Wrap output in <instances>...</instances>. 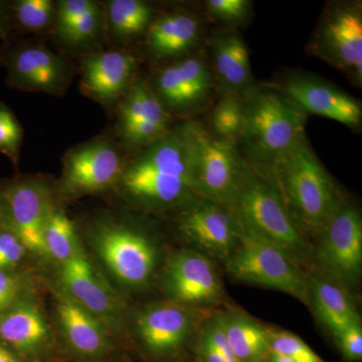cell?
Returning a JSON list of instances; mask_svg holds the SVG:
<instances>
[{
    "label": "cell",
    "instance_id": "30",
    "mask_svg": "<svg viewBox=\"0 0 362 362\" xmlns=\"http://www.w3.org/2000/svg\"><path fill=\"white\" fill-rule=\"evenodd\" d=\"M44 242L47 256L59 264L73 258L81 249L73 221L57 204L45 226Z\"/></svg>",
    "mask_w": 362,
    "mask_h": 362
},
{
    "label": "cell",
    "instance_id": "25",
    "mask_svg": "<svg viewBox=\"0 0 362 362\" xmlns=\"http://www.w3.org/2000/svg\"><path fill=\"white\" fill-rule=\"evenodd\" d=\"M57 314L69 349L82 358L108 356L113 345L106 325L66 296H59Z\"/></svg>",
    "mask_w": 362,
    "mask_h": 362
},
{
    "label": "cell",
    "instance_id": "6",
    "mask_svg": "<svg viewBox=\"0 0 362 362\" xmlns=\"http://www.w3.org/2000/svg\"><path fill=\"white\" fill-rule=\"evenodd\" d=\"M199 199L230 209L247 165L235 143L214 137L201 122L187 120Z\"/></svg>",
    "mask_w": 362,
    "mask_h": 362
},
{
    "label": "cell",
    "instance_id": "8",
    "mask_svg": "<svg viewBox=\"0 0 362 362\" xmlns=\"http://www.w3.org/2000/svg\"><path fill=\"white\" fill-rule=\"evenodd\" d=\"M127 159L120 143L110 135H97L80 143L63 157L59 192L75 199L115 187Z\"/></svg>",
    "mask_w": 362,
    "mask_h": 362
},
{
    "label": "cell",
    "instance_id": "28",
    "mask_svg": "<svg viewBox=\"0 0 362 362\" xmlns=\"http://www.w3.org/2000/svg\"><path fill=\"white\" fill-rule=\"evenodd\" d=\"M105 37L118 44H128L144 37L153 21V6L142 0L105 2Z\"/></svg>",
    "mask_w": 362,
    "mask_h": 362
},
{
    "label": "cell",
    "instance_id": "33",
    "mask_svg": "<svg viewBox=\"0 0 362 362\" xmlns=\"http://www.w3.org/2000/svg\"><path fill=\"white\" fill-rule=\"evenodd\" d=\"M270 350L271 354H280L294 362H326L301 338L289 331L272 329Z\"/></svg>",
    "mask_w": 362,
    "mask_h": 362
},
{
    "label": "cell",
    "instance_id": "9",
    "mask_svg": "<svg viewBox=\"0 0 362 362\" xmlns=\"http://www.w3.org/2000/svg\"><path fill=\"white\" fill-rule=\"evenodd\" d=\"M313 246L316 270L337 281L350 292L356 288L362 272L361 214L350 202H343Z\"/></svg>",
    "mask_w": 362,
    "mask_h": 362
},
{
    "label": "cell",
    "instance_id": "15",
    "mask_svg": "<svg viewBox=\"0 0 362 362\" xmlns=\"http://www.w3.org/2000/svg\"><path fill=\"white\" fill-rule=\"evenodd\" d=\"M178 232L197 252L226 263L239 240V218L232 209L197 199L181 207L176 218Z\"/></svg>",
    "mask_w": 362,
    "mask_h": 362
},
{
    "label": "cell",
    "instance_id": "40",
    "mask_svg": "<svg viewBox=\"0 0 362 362\" xmlns=\"http://www.w3.org/2000/svg\"><path fill=\"white\" fill-rule=\"evenodd\" d=\"M0 362H25L18 354L0 342Z\"/></svg>",
    "mask_w": 362,
    "mask_h": 362
},
{
    "label": "cell",
    "instance_id": "17",
    "mask_svg": "<svg viewBox=\"0 0 362 362\" xmlns=\"http://www.w3.org/2000/svg\"><path fill=\"white\" fill-rule=\"evenodd\" d=\"M80 90L83 95L115 110L137 77L138 59L129 49H106L81 57Z\"/></svg>",
    "mask_w": 362,
    "mask_h": 362
},
{
    "label": "cell",
    "instance_id": "35",
    "mask_svg": "<svg viewBox=\"0 0 362 362\" xmlns=\"http://www.w3.org/2000/svg\"><path fill=\"white\" fill-rule=\"evenodd\" d=\"M28 252L23 242L0 223V270L18 273Z\"/></svg>",
    "mask_w": 362,
    "mask_h": 362
},
{
    "label": "cell",
    "instance_id": "1",
    "mask_svg": "<svg viewBox=\"0 0 362 362\" xmlns=\"http://www.w3.org/2000/svg\"><path fill=\"white\" fill-rule=\"evenodd\" d=\"M117 189L147 211L181 209L199 199L187 120L128 157Z\"/></svg>",
    "mask_w": 362,
    "mask_h": 362
},
{
    "label": "cell",
    "instance_id": "39",
    "mask_svg": "<svg viewBox=\"0 0 362 362\" xmlns=\"http://www.w3.org/2000/svg\"><path fill=\"white\" fill-rule=\"evenodd\" d=\"M11 37L9 25V1L0 0V39L4 42H9Z\"/></svg>",
    "mask_w": 362,
    "mask_h": 362
},
{
    "label": "cell",
    "instance_id": "7",
    "mask_svg": "<svg viewBox=\"0 0 362 362\" xmlns=\"http://www.w3.org/2000/svg\"><path fill=\"white\" fill-rule=\"evenodd\" d=\"M54 206L51 185L42 176L0 180V223L13 232L28 252L47 256L45 228Z\"/></svg>",
    "mask_w": 362,
    "mask_h": 362
},
{
    "label": "cell",
    "instance_id": "16",
    "mask_svg": "<svg viewBox=\"0 0 362 362\" xmlns=\"http://www.w3.org/2000/svg\"><path fill=\"white\" fill-rule=\"evenodd\" d=\"M161 281L171 302L189 308L213 306L225 296L211 259L195 251H181L171 256Z\"/></svg>",
    "mask_w": 362,
    "mask_h": 362
},
{
    "label": "cell",
    "instance_id": "13",
    "mask_svg": "<svg viewBox=\"0 0 362 362\" xmlns=\"http://www.w3.org/2000/svg\"><path fill=\"white\" fill-rule=\"evenodd\" d=\"M148 83L169 114L185 120L204 111L216 90L211 66L202 56L169 62Z\"/></svg>",
    "mask_w": 362,
    "mask_h": 362
},
{
    "label": "cell",
    "instance_id": "36",
    "mask_svg": "<svg viewBox=\"0 0 362 362\" xmlns=\"http://www.w3.org/2000/svg\"><path fill=\"white\" fill-rule=\"evenodd\" d=\"M23 276L16 272L0 270V313L26 299Z\"/></svg>",
    "mask_w": 362,
    "mask_h": 362
},
{
    "label": "cell",
    "instance_id": "19",
    "mask_svg": "<svg viewBox=\"0 0 362 362\" xmlns=\"http://www.w3.org/2000/svg\"><path fill=\"white\" fill-rule=\"evenodd\" d=\"M197 309L169 302L145 307L136 318L140 342L150 356H168L180 350L194 331Z\"/></svg>",
    "mask_w": 362,
    "mask_h": 362
},
{
    "label": "cell",
    "instance_id": "34",
    "mask_svg": "<svg viewBox=\"0 0 362 362\" xmlns=\"http://www.w3.org/2000/svg\"><path fill=\"white\" fill-rule=\"evenodd\" d=\"M207 11L216 20L228 23H243L252 13V2L247 0H209Z\"/></svg>",
    "mask_w": 362,
    "mask_h": 362
},
{
    "label": "cell",
    "instance_id": "29",
    "mask_svg": "<svg viewBox=\"0 0 362 362\" xmlns=\"http://www.w3.org/2000/svg\"><path fill=\"white\" fill-rule=\"evenodd\" d=\"M57 16V2L52 0L9 1V25L23 33H52Z\"/></svg>",
    "mask_w": 362,
    "mask_h": 362
},
{
    "label": "cell",
    "instance_id": "4",
    "mask_svg": "<svg viewBox=\"0 0 362 362\" xmlns=\"http://www.w3.org/2000/svg\"><path fill=\"white\" fill-rule=\"evenodd\" d=\"M230 209L302 270L313 265V245L293 223L268 169L247 160Z\"/></svg>",
    "mask_w": 362,
    "mask_h": 362
},
{
    "label": "cell",
    "instance_id": "23",
    "mask_svg": "<svg viewBox=\"0 0 362 362\" xmlns=\"http://www.w3.org/2000/svg\"><path fill=\"white\" fill-rule=\"evenodd\" d=\"M209 47L216 90L221 95H243L255 85L249 49L238 30H218L213 33Z\"/></svg>",
    "mask_w": 362,
    "mask_h": 362
},
{
    "label": "cell",
    "instance_id": "18",
    "mask_svg": "<svg viewBox=\"0 0 362 362\" xmlns=\"http://www.w3.org/2000/svg\"><path fill=\"white\" fill-rule=\"evenodd\" d=\"M279 88L307 115L332 119L349 128L361 126V103L323 78L311 74H293Z\"/></svg>",
    "mask_w": 362,
    "mask_h": 362
},
{
    "label": "cell",
    "instance_id": "38",
    "mask_svg": "<svg viewBox=\"0 0 362 362\" xmlns=\"http://www.w3.org/2000/svg\"><path fill=\"white\" fill-rule=\"evenodd\" d=\"M197 358L199 362H228L206 340H199L197 346Z\"/></svg>",
    "mask_w": 362,
    "mask_h": 362
},
{
    "label": "cell",
    "instance_id": "20",
    "mask_svg": "<svg viewBox=\"0 0 362 362\" xmlns=\"http://www.w3.org/2000/svg\"><path fill=\"white\" fill-rule=\"evenodd\" d=\"M59 278L66 297L105 325L118 323L120 305L82 249L73 258L59 264Z\"/></svg>",
    "mask_w": 362,
    "mask_h": 362
},
{
    "label": "cell",
    "instance_id": "5",
    "mask_svg": "<svg viewBox=\"0 0 362 362\" xmlns=\"http://www.w3.org/2000/svg\"><path fill=\"white\" fill-rule=\"evenodd\" d=\"M239 226L237 246L225 263L228 275L238 282L286 293L310 307L306 272L240 218Z\"/></svg>",
    "mask_w": 362,
    "mask_h": 362
},
{
    "label": "cell",
    "instance_id": "26",
    "mask_svg": "<svg viewBox=\"0 0 362 362\" xmlns=\"http://www.w3.org/2000/svg\"><path fill=\"white\" fill-rule=\"evenodd\" d=\"M310 308L317 320L332 337L354 323L361 322V316L349 292L337 281L320 271L307 273Z\"/></svg>",
    "mask_w": 362,
    "mask_h": 362
},
{
    "label": "cell",
    "instance_id": "14",
    "mask_svg": "<svg viewBox=\"0 0 362 362\" xmlns=\"http://www.w3.org/2000/svg\"><path fill=\"white\" fill-rule=\"evenodd\" d=\"M115 112L118 142L130 156L160 139L173 127V117L159 101L148 81L138 76Z\"/></svg>",
    "mask_w": 362,
    "mask_h": 362
},
{
    "label": "cell",
    "instance_id": "24",
    "mask_svg": "<svg viewBox=\"0 0 362 362\" xmlns=\"http://www.w3.org/2000/svg\"><path fill=\"white\" fill-rule=\"evenodd\" d=\"M146 51L157 61H176L189 56L202 37L199 18L189 11H175L154 18L145 33Z\"/></svg>",
    "mask_w": 362,
    "mask_h": 362
},
{
    "label": "cell",
    "instance_id": "32",
    "mask_svg": "<svg viewBox=\"0 0 362 362\" xmlns=\"http://www.w3.org/2000/svg\"><path fill=\"white\" fill-rule=\"evenodd\" d=\"M23 141V128L13 110L0 100V154L18 168Z\"/></svg>",
    "mask_w": 362,
    "mask_h": 362
},
{
    "label": "cell",
    "instance_id": "41",
    "mask_svg": "<svg viewBox=\"0 0 362 362\" xmlns=\"http://www.w3.org/2000/svg\"><path fill=\"white\" fill-rule=\"evenodd\" d=\"M268 362H294L291 359L287 358V357L280 356L277 354H271L269 357Z\"/></svg>",
    "mask_w": 362,
    "mask_h": 362
},
{
    "label": "cell",
    "instance_id": "3",
    "mask_svg": "<svg viewBox=\"0 0 362 362\" xmlns=\"http://www.w3.org/2000/svg\"><path fill=\"white\" fill-rule=\"evenodd\" d=\"M243 98L238 146L247 161L269 168L306 137L307 114L280 88L255 84Z\"/></svg>",
    "mask_w": 362,
    "mask_h": 362
},
{
    "label": "cell",
    "instance_id": "12",
    "mask_svg": "<svg viewBox=\"0 0 362 362\" xmlns=\"http://www.w3.org/2000/svg\"><path fill=\"white\" fill-rule=\"evenodd\" d=\"M311 54L361 85L362 11L361 4L334 2L326 7L310 44Z\"/></svg>",
    "mask_w": 362,
    "mask_h": 362
},
{
    "label": "cell",
    "instance_id": "21",
    "mask_svg": "<svg viewBox=\"0 0 362 362\" xmlns=\"http://www.w3.org/2000/svg\"><path fill=\"white\" fill-rule=\"evenodd\" d=\"M52 35L66 51L85 56L99 51L105 37L104 4L95 0H59Z\"/></svg>",
    "mask_w": 362,
    "mask_h": 362
},
{
    "label": "cell",
    "instance_id": "37",
    "mask_svg": "<svg viewBox=\"0 0 362 362\" xmlns=\"http://www.w3.org/2000/svg\"><path fill=\"white\" fill-rule=\"evenodd\" d=\"M338 349L345 361H361L362 327L361 322L354 323L338 332L334 337Z\"/></svg>",
    "mask_w": 362,
    "mask_h": 362
},
{
    "label": "cell",
    "instance_id": "2",
    "mask_svg": "<svg viewBox=\"0 0 362 362\" xmlns=\"http://www.w3.org/2000/svg\"><path fill=\"white\" fill-rule=\"evenodd\" d=\"M268 169L288 214L305 237H316L344 202L330 173L305 137Z\"/></svg>",
    "mask_w": 362,
    "mask_h": 362
},
{
    "label": "cell",
    "instance_id": "22",
    "mask_svg": "<svg viewBox=\"0 0 362 362\" xmlns=\"http://www.w3.org/2000/svg\"><path fill=\"white\" fill-rule=\"evenodd\" d=\"M49 327L39 307L25 299L0 313V342L25 362L37 361L51 351Z\"/></svg>",
    "mask_w": 362,
    "mask_h": 362
},
{
    "label": "cell",
    "instance_id": "11",
    "mask_svg": "<svg viewBox=\"0 0 362 362\" xmlns=\"http://www.w3.org/2000/svg\"><path fill=\"white\" fill-rule=\"evenodd\" d=\"M92 233L100 258L121 283L141 287L149 282L157 252L146 235L114 220L98 221Z\"/></svg>",
    "mask_w": 362,
    "mask_h": 362
},
{
    "label": "cell",
    "instance_id": "27",
    "mask_svg": "<svg viewBox=\"0 0 362 362\" xmlns=\"http://www.w3.org/2000/svg\"><path fill=\"white\" fill-rule=\"evenodd\" d=\"M239 362H268L271 328L247 314L226 311L214 317Z\"/></svg>",
    "mask_w": 362,
    "mask_h": 362
},
{
    "label": "cell",
    "instance_id": "10",
    "mask_svg": "<svg viewBox=\"0 0 362 362\" xmlns=\"http://www.w3.org/2000/svg\"><path fill=\"white\" fill-rule=\"evenodd\" d=\"M0 65L6 69L7 86L21 92L63 96L73 77L68 59L37 42H4Z\"/></svg>",
    "mask_w": 362,
    "mask_h": 362
},
{
    "label": "cell",
    "instance_id": "31",
    "mask_svg": "<svg viewBox=\"0 0 362 362\" xmlns=\"http://www.w3.org/2000/svg\"><path fill=\"white\" fill-rule=\"evenodd\" d=\"M244 119V98L239 94L221 95L211 116L209 132L238 145Z\"/></svg>",
    "mask_w": 362,
    "mask_h": 362
}]
</instances>
